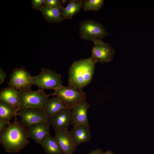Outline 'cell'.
I'll return each mask as SVG.
<instances>
[{
	"instance_id": "obj_1",
	"label": "cell",
	"mask_w": 154,
	"mask_h": 154,
	"mask_svg": "<svg viewBox=\"0 0 154 154\" xmlns=\"http://www.w3.org/2000/svg\"><path fill=\"white\" fill-rule=\"evenodd\" d=\"M29 138L25 129L16 116L0 134V142L7 152L17 153L29 145Z\"/></svg>"
},
{
	"instance_id": "obj_2",
	"label": "cell",
	"mask_w": 154,
	"mask_h": 154,
	"mask_svg": "<svg viewBox=\"0 0 154 154\" xmlns=\"http://www.w3.org/2000/svg\"><path fill=\"white\" fill-rule=\"evenodd\" d=\"M96 63L91 56L73 62L69 69L68 86L82 90L91 81Z\"/></svg>"
},
{
	"instance_id": "obj_3",
	"label": "cell",
	"mask_w": 154,
	"mask_h": 154,
	"mask_svg": "<svg viewBox=\"0 0 154 154\" xmlns=\"http://www.w3.org/2000/svg\"><path fill=\"white\" fill-rule=\"evenodd\" d=\"M19 110L29 108L44 109L48 95L44 90L39 89L36 91L31 89L19 90Z\"/></svg>"
},
{
	"instance_id": "obj_4",
	"label": "cell",
	"mask_w": 154,
	"mask_h": 154,
	"mask_svg": "<svg viewBox=\"0 0 154 154\" xmlns=\"http://www.w3.org/2000/svg\"><path fill=\"white\" fill-rule=\"evenodd\" d=\"M79 33L81 39L93 42L98 40H103V38L109 34L101 23L91 19L80 23Z\"/></svg>"
},
{
	"instance_id": "obj_5",
	"label": "cell",
	"mask_w": 154,
	"mask_h": 154,
	"mask_svg": "<svg viewBox=\"0 0 154 154\" xmlns=\"http://www.w3.org/2000/svg\"><path fill=\"white\" fill-rule=\"evenodd\" d=\"M32 84L40 89H53L62 86L61 76L59 74L48 68H42L40 73L32 76Z\"/></svg>"
},
{
	"instance_id": "obj_6",
	"label": "cell",
	"mask_w": 154,
	"mask_h": 154,
	"mask_svg": "<svg viewBox=\"0 0 154 154\" xmlns=\"http://www.w3.org/2000/svg\"><path fill=\"white\" fill-rule=\"evenodd\" d=\"M48 96H55L68 108L72 109L80 101L86 100L85 94L82 90L68 86H62L54 90Z\"/></svg>"
},
{
	"instance_id": "obj_7",
	"label": "cell",
	"mask_w": 154,
	"mask_h": 154,
	"mask_svg": "<svg viewBox=\"0 0 154 154\" xmlns=\"http://www.w3.org/2000/svg\"><path fill=\"white\" fill-rule=\"evenodd\" d=\"M32 77L24 66L14 68L10 74L8 86L19 90L31 89Z\"/></svg>"
},
{
	"instance_id": "obj_8",
	"label": "cell",
	"mask_w": 154,
	"mask_h": 154,
	"mask_svg": "<svg viewBox=\"0 0 154 154\" xmlns=\"http://www.w3.org/2000/svg\"><path fill=\"white\" fill-rule=\"evenodd\" d=\"M17 116L20 118V121L25 129L37 123L48 122L44 109L39 108H29L19 110Z\"/></svg>"
},
{
	"instance_id": "obj_9",
	"label": "cell",
	"mask_w": 154,
	"mask_h": 154,
	"mask_svg": "<svg viewBox=\"0 0 154 154\" xmlns=\"http://www.w3.org/2000/svg\"><path fill=\"white\" fill-rule=\"evenodd\" d=\"M93 42L94 45L91 56L96 63L98 62L103 64L112 61L115 52L110 44L100 40H96Z\"/></svg>"
},
{
	"instance_id": "obj_10",
	"label": "cell",
	"mask_w": 154,
	"mask_h": 154,
	"mask_svg": "<svg viewBox=\"0 0 154 154\" xmlns=\"http://www.w3.org/2000/svg\"><path fill=\"white\" fill-rule=\"evenodd\" d=\"M48 122L55 132L68 130L72 122L71 109H62L49 118Z\"/></svg>"
},
{
	"instance_id": "obj_11",
	"label": "cell",
	"mask_w": 154,
	"mask_h": 154,
	"mask_svg": "<svg viewBox=\"0 0 154 154\" xmlns=\"http://www.w3.org/2000/svg\"><path fill=\"white\" fill-rule=\"evenodd\" d=\"M90 106L86 100H84L80 101L71 109L73 127L82 124L89 126L87 112Z\"/></svg>"
},
{
	"instance_id": "obj_12",
	"label": "cell",
	"mask_w": 154,
	"mask_h": 154,
	"mask_svg": "<svg viewBox=\"0 0 154 154\" xmlns=\"http://www.w3.org/2000/svg\"><path fill=\"white\" fill-rule=\"evenodd\" d=\"M64 154H74L76 147L68 130L55 132L54 137Z\"/></svg>"
},
{
	"instance_id": "obj_13",
	"label": "cell",
	"mask_w": 154,
	"mask_h": 154,
	"mask_svg": "<svg viewBox=\"0 0 154 154\" xmlns=\"http://www.w3.org/2000/svg\"><path fill=\"white\" fill-rule=\"evenodd\" d=\"M50 124L48 122L33 124L25 129L29 138H31L37 143H40L42 139L50 134Z\"/></svg>"
},
{
	"instance_id": "obj_14",
	"label": "cell",
	"mask_w": 154,
	"mask_h": 154,
	"mask_svg": "<svg viewBox=\"0 0 154 154\" xmlns=\"http://www.w3.org/2000/svg\"><path fill=\"white\" fill-rule=\"evenodd\" d=\"M70 132L76 147L81 144L89 141L91 138L89 125L83 124L76 125L73 127Z\"/></svg>"
},
{
	"instance_id": "obj_15",
	"label": "cell",
	"mask_w": 154,
	"mask_h": 154,
	"mask_svg": "<svg viewBox=\"0 0 154 154\" xmlns=\"http://www.w3.org/2000/svg\"><path fill=\"white\" fill-rule=\"evenodd\" d=\"M19 91L9 87L0 90V102L14 108L18 112L19 110Z\"/></svg>"
},
{
	"instance_id": "obj_16",
	"label": "cell",
	"mask_w": 154,
	"mask_h": 154,
	"mask_svg": "<svg viewBox=\"0 0 154 154\" xmlns=\"http://www.w3.org/2000/svg\"><path fill=\"white\" fill-rule=\"evenodd\" d=\"M62 7L56 8L44 6L38 11L41 12L47 21L51 23H59L64 20Z\"/></svg>"
},
{
	"instance_id": "obj_17",
	"label": "cell",
	"mask_w": 154,
	"mask_h": 154,
	"mask_svg": "<svg viewBox=\"0 0 154 154\" xmlns=\"http://www.w3.org/2000/svg\"><path fill=\"white\" fill-rule=\"evenodd\" d=\"M67 108L60 100L55 96L47 99L44 109L45 114L48 119L60 110Z\"/></svg>"
},
{
	"instance_id": "obj_18",
	"label": "cell",
	"mask_w": 154,
	"mask_h": 154,
	"mask_svg": "<svg viewBox=\"0 0 154 154\" xmlns=\"http://www.w3.org/2000/svg\"><path fill=\"white\" fill-rule=\"evenodd\" d=\"M40 144L46 154H64L54 137H52L50 134L46 136Z\"/></svg>"
},
{
	"instance_id": "obj_19",
	"label": "cell",
	"mask_w": 154,
	"mask_h": 154,
	"mask_svg": "<svg viewBox=\"0 0 154 154\" xmlns=\"http://www.w3.org/2000/svg\"><path fill=\"white\" fill-rule=\"evenodd\" d=\"M83 4V1L81 0L70 1L66 7L62 8L64 19H71L80 11Z\"/></svg>"
},
{
	"instance_id": "obj_20",
	"label": "cell",
	"mask_w": 154,
	"mask_h": 154,
	"mask_svg": "<svg viewBox=\"0 0 154 154\" xmlns=\"http://www.w3.org/2000/svg\"><path fill=\"white\" fill-rule=\"evenodd\" d=\"M17 112L13 107L0 102V120L9 123L13 117L17 116Z\"/></svg>"
},
{
	"instance_id": "obj_21",
	"label": "cell",
	"mask_w": 154,
	"mask_h": 154,
	"mask_svg": "<svg viewBox=\"0 0 154 154\" xmlns=\"http://www.w3.org/2000/svg\"><path fill=\"white\" fill-rule=\"evenodd\" d=\"M103 0H87L83 1L82 7L85 11H97L102 7L104 3Z\"/></svg>"
},
{
	"instance_id": "obj_22",
	"label": "cell",
	"mask_w": 154,
	"mask_h": 154,
	"mask_svg": "<svg viewBox=\"0 0 154 154\" xmlns=\"http://www.w3.org/2000/svg\"><path fill=\"white\" fill-rule=\"evenodd\" d=\"M43 5L52 8H61L62 7L60 1L58 0H45Z\"/></svg>"
},
{
	"instance_id": "obj_23",
	"label": "cell",
	"mask_w": 154,
	"mask_h": 154,
	"mask_svg": "<svg viewBox=\"0 0 154 154\" xmlns=\"http://www.w3.org/2000/svg\"><path fill=\"white\" fill-rule=\"evenodd\" d=\"M45 0H32L31 5L33 8L36 10H39L43 7V3Z\"/></svg>"
},
{
	"instance_id": "obj_24",
	"label": "cell",
	"mask_w": 154,
	"mask_h": 154,
	"mask_svg": "<svg viewBox=\"0 0 154 154\" xmlns=\"http://www.w3.org/2000/svg\"><path fill=\"white\" fill-rule=\"evenodd\" d=\"M7 77L6 73L0 68V84H1Z\"/></svg>"
},
{
	"instance_id": "obj_25",
	"label": "cell",
	"mask_w": 154,
	"mask_h": 154,
	"mask_svg": "<svg viewBox=\"0 0 154 154\" xmlns=\"http://www.w3.org/2000/svg\"><path fill=\"white\" fill-rule=\"evenodd\" d=\"M8 124L6 121L0 120V135L6 129Z\"/></svg>"
},
{
	"instance_id": "obj_26",
	"label": "cell",
	"mask_w": 154,
	"mask_h": 154,
	"mask_svg": "<svg viewBox=\"0 0 154 154\" xmlns=\"http://www.w3.org/2000/svg\"><path fill=\"white\" fill-rule=\"evenodd\" d=\"M104 152L101 149L97 148L87 154H104Z\"/></svg>"
},
{
	"instance_id": "obj_27",
	"label": "cell",
	"mask_w": 154,
	"mask_h": 154,
	"mask_svg": "<svg viewBox=\"0 0 154 154\" xmlns=\"http://www.w3.org/2000/svg\"><path fill=\"white\" fill-rule=\"evenodd\" d=\"M104 154H116L113 153L111 151L108 150L104 152Z\"/></svg>"
}]
</instances>
